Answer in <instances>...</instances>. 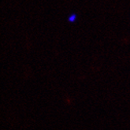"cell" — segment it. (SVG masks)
<instances>
[{"label":"cell","mask_w":130,"mask_h":130,"mask_svg":"<svg viewBox=\"0 0 130 130\" xmlns=\"http://www.w3.org/2000/svg\"><path fill=\"white\" fill-rule=\"evenodd\" d=\"M74 18H75V15H73V16L70 18V21H74Z\"/></svg>","instance_id":"obj_1"}]
</instances>
